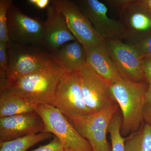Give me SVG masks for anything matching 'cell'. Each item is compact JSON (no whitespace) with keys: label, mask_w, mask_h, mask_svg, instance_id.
Segmentation results:
<instances>
[{"label":"cell","mask_w":151,"mask_h":151,"mask_svg":"<svg viewBox=\"0 0 151 151\" xmlns=\"http://www.w3.org/2000/svg\"><path fill=\"white\" fill-rule=\"evenodd\" d=\"M63 73L52 59L35 73L8 81L4 91L16 94L37 106L52 105L55 92Z\"/></svg>","instance_id":"6da1fadb"},{"label":"cell","mask_w":151,"mask_h":151,"mask_svg":"<svg viewBox=\"0 0 151 151\" xmlns=\"http://www.w3.org/2000/svg\"><path fill=\"white\" fill-rule=\"evenodd\" d=\"M147 82H134L122 78L111 85L113 96L122 111V136L138 131L144 124Z\"/></svg>","instance_id":"7a4b0ae2"},{"label":"cell","mask_w":151,"mask_h":151,"mask_svg":"<svg viewBox=\"0 0 151 151\" xmlns=\"http://www.w3.org/2000/svg\"><path fill=\"white\" fill-rule=\"evenodd\" d=\"M7 51L8 82L35 73L52 60L51 54L40 46L9 41Z\"/></svg>","instance_id":"3957f363"},{"label":"cell","mask_w":151,"mask_h":151,"mask_svg":"<svg viewBox=\"0 0 151 151\" xmlns=\"http://www.w3.org/2000/svg\"><path fill=\"white\" fill-rule=\"evenodd\" d=\"M35 112L45 126L44 132H48L58 138L64 151H93L89 142L77 132L68 119L52 105H37Z\"/></svg>","instance_id":"277c9868"},{"label":"cell","mask_w":151,"mask_h":151,"mask_svg":"<svg viewBox=\"0 0 151 151\" xmlns=\"http://www.w3.org/2000/svg\"><path fill=\"white\" fill-rule=\"evenodd\" d=\"M119 108L117 103L97 113L67 119L80 135L88 141L93 151H112L107 135L110 122Z\"/></svg>","instance_id":"5b68a950"},{"label":"cell","mask_w":151,"mask_h":151,"mask_svg":"<svg viewBox=\"0 0 151 151\" xmlns=\"http://www.w3.org/2000/svg\"><path fill=\"white\" fill-rule=\"evenodd\" d=\"M83 100L90 114L117 104L111 85L87 63L79 71Z\"/></svg>","instance_id":"8992f818"},{"label":"cell","mask_w":151,"mask_h":151,"mask_svg":"<svg viewBox=\"0 0 151 151\" xmlns=\"http://www.w3.org/2000/svg\"><path fill=\"white\" fill-rule=\"evenodd\" d=\"M52 106L67 119L90 114L83 100L79 72H63L55 92Z\"/></svg>","instance_id":"52a82bcc"},{"label":"cell","mask_w":151,"mask_h":151,"mask_svg":"<svg viewBox=\"0 0 151 151\" xmlns=\"http://www.w3.org/2000/svg\"><path fill=\"white\" fill-rule=\"evenodd\" d=\"M51 3L62 14L70 32L84 49L105 43L75 2L52 0Z\"/></svg>","instance_id":"ba28073f"},{"label":"cell","mask_w":151,"mask_h":151,"mask_svg":"<svg viewBox=\"0 0 151 151\" xmlns=\"http://www.w3.org/2000/svg\"><path fill=\"white\" fill-rule=\"evenodd\" d=\"M45 22L27 15L13 3L7 15L10 41L41 46Z\"/></svg>","instance_id":"9c48e42d"},{"label":"cell","mask_w":151,"mask_h":151,"mask_svg":"<svg viewBox=\"0 0 151 151\" xmlns=\"http://www.w3.org/2000/svg\"><path fill=\"white\" fill-rule=\"evenodd\" d=\"M105 41L109 54L122 77L134 82H146L143 59L134 47L119 40Z\"/></svg>","instance_id":"30bf717a"},{"label":"cell","mask_w":151,"mask_h":151,"mask_svg":"<svg viewBox=\"0 0 151 151\" xmlns=\"http://www.w3.org/2000/svg\"><path fill=\"white\" fill-rule=\"evenodd\" d=\"M75 2L103 40L125 39L122 23L108 17L105 4L97 0H78Z\"/></svg>","instance_id":"8fae6325"},{"label":"cell","mask_w":151,"mask_h":151,"mask_svg":"<svg viewBox=\"0 0 151 151\" xmlns=\"http://www.w3.org/2000/svg\"><path fill=\"white\" fill-rule=\"evenodd\" d=\"M45 126L35 111L0 118V143L44 132Z\"/></svg>","instance_id":"7c38bea8"},{"label":"cell","mask_w":151,"mask_h":151,"mask_svg":"<svg viewBox=\"0 0 151 151\" xmlns=\"http://www.w3.org/2000/svg\"><path fill=\"white\" fill-rule=\"evenodd\" d=\"M76 40L64 17L50 3L47 9L42 47L52 54L65 43Z\"/></svg>","instance_id":"4fadbf2b"},{"label":"cell","mask_w":151,"mask_h":151,"mask_svg":"<svg viewBox=\"0 0 151 151\" xmlns=\"http://www.w3.org/2000/svg\"><path fill=\"white\" fill-rule=\"evenodd\" d=\"M120 14L125 39L130 44L135 43L151 33V17L141 4V0H134Z\"/></svg>","instance_id":"5bb4252c"},{"label":"cell","mask_w":151,"mask_h":151,"mask_svg":"<svg viewBox=\"0 0 151 151\" xmlns=\"http://www.w3.org/2000/svg\"><path fill=\"white\" fill-rule=\"evenodd\" d=\"M84 49L87 64L110 85L123 78L109 54L105 42Z\"/></svg>","instance_id":"9a60e30c"},{"label":"cell","mask_w":151,"mask_h":151,"mask_svg":"<svg viewBox=\"0 0 151 151\" xmlns=\"http://www.w3.org/2000/svg\"><path fill=\"white\" fill-rule=\"evenodd\" d=\"M51 55L65 73L78 72L87 63L85 49L77 40L65 43Z\"/></svg>","instance_id":"2e32d148"},{"label":"cell","mask_w":151,"mask_h":151,"mask_svg":"<svg viewBox=\"0 0 151 151\" xmlns=\"http://www.w3.org/2000/svg\"><path fill=\"white\" fill-rule=\"evenodd\" d=\"M37 106L13 93L0 92V118L34 112Z\"/></svg>","instance_id":"e0dca14e"},{"label":"cell","mask_w":151,"mask_h":151,"mask_svg":"<svg viewBox=\"0 0 151 151\" xmlns=\"http://www.w3.org/2000/svg\"><path fill=\"white\" fill-rule=\"evenodd\" d=\"M125 151H151V125L144 123L137 132L125 138Z\"/></svg>","instance_id":"ac0fdd59"},{"label":"cell","mask_w":151,"mask_h":151,"mask_svg":"<svg viewBox=\"0 0 151 151\" xmlns=\"http://www.w3.org/2000/svg\"><path fill=\"white\" fill-rule=\"evenodd\" d=\"M52 134L48 132H42L3 142L0 143V151H27L38 143L50 139Z\"/></svg>","instance_id":"d6986e66"},{"label":"cell","mask_w":151,"mask_h":151,"mask_svg":"<svg viewBox=\"0 0 151 151\" xmlns=\"http://www.w3.org/2000/svg\"><path fill=\"white\" fill-rule=\"evenodd\" d=\"M122 123V116L118 111L113 116L108 127V133L111 136L112 151H125V138L123 137L121 133Z\"/></svg>","instance_id":"ffe728a7"},{"label":"cell","mask_w":151,"mask_h":151,"mask_svg":"<svg viewBox=\"0 0 151 151\" xmlns=\"http://www.w3.org/2000/svg\"><path fill=\"white\" fill-rule=\"evenodd\" d=\"M12 0H0V42L8 43L10 41L7 25V15Z\"/></svg>","instance_id":"44dd1931"},{"label":"cell","mask_w":151,"mask_h":151,"mask_svg":"<svg viewBox=\"0 0 151 151\" xmlns=\"http://www.w3.org/2000/svg\"><path fill=\"white\" fill-rule=\"evenodd\" d=\"M131 44L134 47L142 59L151 56V33L142 38L137 42Z\"/></svg>","instance_id":"7402d4cb"},{"label":"cell","mask_w":151,"mask_h":151,"mask_svg":"<svg viewBox=\"0 0 151 151\" xmlns=\"http://www.w3.org/2000/svg\"><path fill=\"white\" fill-rule=\"evenodd\" d=\"M28 151H64L63 146L60 142L59 139L56 137H55L50 142L44 145L41 146L39 147Z\"/></svg>","instance_id":"603a6c76"},{"label":"cell","mask_w":151,"mask_h":151,"mask_svg":"<svg viewBox=\"0 0 151 151\" xmlns=\"http://www.w3.org/2000/svg\"><path fill=\"white\" fill-rule=\"evenodd\" d=\"M8 43L0 42V69L6 71L7 66L8 55Z\"/></svg>","instance_id":"cb8c5ba5"},{"label":"cell","mask_w":151,"mask_h":151,"mask_svg":"<svg viewBox=\"0 0 151 151\" xmlns=\"http://www.w3.org/2000/svg\"><path fill=\"white\" fill-rule=\"evenodd\" d=\"M134 0H108L105 1L109 5L116 8L119 13L125 10L131 4Z\"/></svg>","instance_id":"d4e9b609"},{"label":"cell","mask_w":151,"mask_h":151,"mask_svg":"<svg viewBox=\"0 0 151 151\" xmlns=\"http://www.w3.org/2000/svg\"><path fill=\"white\" fill-rule=\"evenodd\" d=\"M143 69L146 82L151 84V56L143 58Z\"/></svg>","instance_id":"484cf974"},{"label":"cell","mask_w":151,"mask_h":151,"mask_svg":"<svg viewBox=\"0 0 151 151\" xmlns=\"http://www.w3.org/2000/svg\"><path fill=\"white\" fill-rule=\"evenodd\" d=\"M27 2L32 5L40 9H47L51 3L50 0H28Z\"/></svg>","instance_id":"4316f807"},{"label":"cell","mask_w":151,"mask_h":151,"mask_svg":"<svg viewBox=\"0 0 151 151\" xmlns=\"http://www.w3.org/2000/svg\"><path fill=\"white\" fill-rule=\"evenodd\" d=\"M144 119L145 123L151 125V106L147 105L145 106L144 110Z\"/></svg>","instance_id":"83f0119b"},{"label":"cell","mask_w":151,"mask_h":151,"mask_svg":"<svg viewBox=\"0 0 151 151\" xmlns=\"http://www.w3.org/2000/svg\"><path fill=\"white\" fill-rule=\"evenodd\" d=\"M146 105L151 106V84H149L145 94Z\"/></svg>","instance_id":"f1b7e54d"},{"label":"cell","mask_w":151,"mask_h":151,"mask_svg":"<svg viewBox=\"0 0 151 151\" xmlns=\"http://www.w3.org/2000/svg\"><path fill=\"white\" fill-rule=\"evenodd\" d=\"M141 2L151 17V0H141Z\"/></svg>","instance_id":"f546056e"}]
</instances>
